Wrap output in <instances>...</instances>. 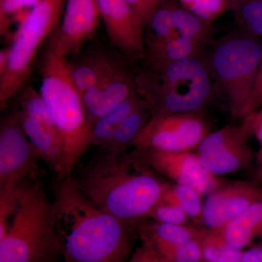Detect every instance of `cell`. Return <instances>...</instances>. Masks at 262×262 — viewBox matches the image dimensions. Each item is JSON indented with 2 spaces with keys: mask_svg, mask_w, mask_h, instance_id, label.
Returning a JSON list of instances; mask_svg holds the SVG:
<instances>
[{
  "mask_svg": "<svg viewBox=\"0 0 262 262\" xmlns=\"http://www.w3.org/2000/svg\"><path fill=\"white\" fill-rule=\"evenodd\" d=\"M53 203L63 262H125L128 224L95 204L70 177L58 181Z\"/></svg>",
  "mask_w": 262,
  "mask_h": 262,
  "instance_id": "cell-1",
  "label": "cell"
},
{
  "mask_svg": "<svg viewBox=\"0 0 262 262\" xmlns=\"http://www.w3.org/2000/svg\"><path fill=\"white\" fill-rule=\"evenodd\" d=\"M140 149L103 152L70 178L95 204L126 222L147 218L168 187L151 171Z\"/></svg>",
  "mask_w": 262,
  "mask_h": 262,
  "instance_id": "cell-2",
  "label": "cell"
},
{
  "mask_svg": "<svg viewBox=\"0 0 262 262\" xmlns=\"http://www.w3.org/2000/svg\"><path fill=\"white\" fill-rule=\"evenodd\" d=\"M61 256L53 201L40 179L26 184L16 209L0 232V262H47Z\"/></svg>",
  "mask_w": 262,
  "mask_h": 262,
  "instance_id": "cell-3",
  "label": "cell"
},
{
  "mask_svg": "<svg viewBox=\"0 0 262 262\" xmlns=\"http://www.w3.org/2000/svg\"><path fill=\"white\" fill-rule=\"evenodd\" d=\"M203 58L144 66L135 74L136 91L153 115L201 113L213 94Z\"/></svg>",
  "mask_w": 262,
  "mask_h": 262,
  "instance_id": "cell-4",
  "label": "cell"
},
{
  "mask_svg": "<svg viewBox=\"0 0 262 262\" xmlns=\"http://www.w3.org/2000/svg\"><path fill=\"white\" fill-rule=\"evenodd\" d=\"M40 75L39 92L63 141V180L72 175L81 157L91 147L92 125L88 120L82 95L71 77L67 58L47 48Z\"/></svg>",
  "mask_w": 262,
  "mask_h": 262,
  "instance_id": "cell-5",
  "label": "cell"
},
{
  "mask_svg": "<svg viewBox=\"0 0 262 262\" xmlns=\"http://www.w3.org/2000/svg\"><path fill=\"white\" fill-rule=\"evenodd\" d=\"M261 51V38L236 29L213 39L205 52L203 60L232 117L244 116Z\"/></svg>",
  "mask_w": 262,
  "mask_h": 262,
  "instance_id": "cell-6",
  "label": "cell"
},
{
  "mask_svg": "<svg viewBox=\"0 0 262 262\" xmlns=\"http://www.w3.org/2000/svg\"><path fill=\"white\" fill-rule=\"evenodd\" d=\"M66 0H40L19 25L8 49V61L4 73L0 75V106L27 84L39 48L59 24Z\"/></svg>",
  "mask_w": 262,
  "mask_h": 262,
  "instance_id": "cell-7",
  "label": "cell"
},
{
  "mask_svg": "<svg viewBox=\"0 0 262 262\" xmlns=\"http://www.w3.org/2000/svg\"><path fill=\"white\" fill-rule=\"evenodd\" d=\"M201 113L153 115L136 138L134 147L141 150L184 151L199 145L208 134Z\"/></svg>",
  "mask_w": 262,
  "mask_h": 262,
  "instance_id": "cell-8",
  "label": "cell"
},
{
  "mask_svg": "<svg viewBox=\"0 0 262 262\" xmlns=\"http://www.w3.org/2000/svg\"><path fill=\"white\" fill-rule=\"evenodd\" d=\"M20 123L38 155L56 173L63 176V145L44 98L35 89L26 91L20 98Z\"/></svg>",
  "mask_w": 262,
  "mask_h": 262,
  "instance_id": "cell-9",
  "label": "cell"
},
{
  "mask_svg": "<svg viewBox=\"0 0 262 262\" xmlns=\"http://www.w3.org/2000/svg\"><path fill=\"white\" fill-rule=\"evenodd\" d=\"M144 39L192 42L207 49L213 41V27L177 0H164L144 27Z\"/></svg>",
  "mask_w": 262,
  "mask_h": 262,
  "instance_id": "cell-10",
  "label": "cell"
},
{
  "mask_svg": "<svg viewBox=\"0 0 262 262\" xmlns=\"http://www.w3.org/2000/svg\"><path fill=\"white\" fill-rule=\"evenodd\" d=\"M41 160L20 123L18 112L1 122L0 187L21 179H39L37 162Z\"/></svg>",
  "mask_w": 262,
  "mask_h": 262,
  "instance_id": "cell-11",
  "label": "cell"
},
{
  "mask_svg": "<svg viewBox=\"0 0 262 262\" xmlns=\"http://www.w3.org/2000/svg\"><path fill=\"white\" fill-rule=\"evenodd\" d=\"M246 125H229L209 133L198 145V158L212 176L227 175L243 168L251 159Z\"/></svg>",
  "mask_w": 262,
  "mask_h": 262,
  "instance_id": "cell-12",
  "label": "cell"
},
{
  "mask_svg": "<svg viewBox=\"0 0 262 262\" xmlns=\"http://www.w3.org/2000/svg\"><path fill=\"white\" fill-rule=\"evenodd\" d=\"M100 18L96 0H66L61 23L51 36L48 49L65 58L77 54L96 32Z\"/></svg>",
  "mask_w": 262,
  "mask_h": 262,
  "instance_id": "cell-13",
  "label": "cell"
},
{
  "mask_svg": "<svg viewBox=\"0 0 262 262\" xmlns=\"http://www.w3.org/2000/svg\"><path fill=\"white\" fill-rule=\"evenodd\" d=\"M141 151L146 163L153 170L175 181L179 185L192 187L201 195L215 189L214 178L203 168L198 155L189 151Z\"/></svg>",
  "mask_w": 262,
  "mask_h": 262,
  "instance_id": "cell-14",
  "label": "cell"
},
{
  "mask_svg": "<svg viewBox=\"0 0 262 262\" xmlns=\"http://www.w3.org/2000/svg\"><path fill=\"white\" fill-rule=\"evenodd\" d=\"M113 44L125 56L142 60L144 28L126 0H96Z\"/></svg>",
  "mask_w": 262,
  "mask_h": 262,
  "instance_id": "cell-15",
  "label": "cell"
},
{
  "mask_svg": "<svg viewBox=\"0 0 262 262\" xmlns=\"http://www.w3.org/2000/svg\"><path fill=\"white\" fill-rule=\"evenodd\" d=\"M136 91L135 74L121 63L96 85L82 95L84 110L91 125L123 102Z\"/></svg>",
  "mask_w": 262,
  "mask_h": 262,
  "instance_id": "cell-16",
  "label": "cell"
},
{
  "mask_svg": "<svg viewBox=\"0 0 262 262\" xmlns=\"http://www.w3.org/2000/svg\"><path fill=\"white\" fill-rule=\"evenodd\" d=\"M260 200L256 189L244 184L214 189L208 194L203 204V223L210 229L225 227L234 217Z\"/></svg>",
  "mask_w": 262,
  "mask_h": 262,
  "instance_id": "cell-17",
  "label": "cell"
},
{
  "mask_svg": "<svg viewBox=\"0 0 262 262\" xmlns=\"http://www.w3.org/2000/svg\"><path fill=\"white\" fill-rule=\"evenodd\" d=\"M120 63L102 53H96L69 65L72 80L82 95L107 77Z\"/></svg>",
  "mask_w": 262,
  "mask_h": 262,
  "instance_id": "cell-18",
  "label": "cell"
},
{
  "mask_svg": "<svg viewBox=\"0 0 262 262\" xmlns=\"http://www.w3.org/2000/svg\"><path fill=\"white\" fill-rule=\"evenodd\" d=\"M144 101L134 91L126 100L99 117L91 130V146L102 149L113 137L122 122Z\"/></svg>",
  "mask_w": 262,
  "mask_h": 262,
  "instance_id": "cell-19",
  "label": "cell"
},
{
  "mask_svg": "<svg viewBox=\"0 0 262 262\" xmlns=\"http://www.w3.org/2000/svg\"><path fill=\"white\" fill-rule=\"evenodd\" d=\"M151 116L152 114L144 101L122 122L111 139L101 149L103 152L112 155L127 152V149L130 146H134L136 138L141 134Z\"/></svg>",
  "mask_w": 262,
  "mask_h": 262,
  "instance_id": "cell-20",
  "label": "cell"
},
{
  "mask_svg": "<svg viewBox=\"0 0 262 262\" xmlns=\"http://www.w3.org/2000/svg\"><path fill=\"white\" fill-rule=\"evenodd\" d=\"M262 226V201L246 208L224 227V239L232 247L242 249Z\"/></svg>",
  "mask_w": 262,
  "mask_h": 262,
  "instance_id": "cell-21",
  "label": "cell"
},
{
  "mask_svg": "<svg viewBox=\"0 0 262 262\" xmlns=\"http://www.w3.org/2000/svg\"><path fill=\"white\" fill-rule=\"evenodd\" d=\"M236 29L262 39V0H232Z\"/></svg>",
  "mask_w": 262,
  "mask_h": 262,
  "instance_id": "cell-22",
  "label": "cell"
},
{
  "mask_svg": "<svg viewBox=\"0 0 262 262\" xmlns=\"http://www.w3.org/2000/svg\"><path fill=\"white\" fill-rule=\"evenodd\" d=\"M150 237H146L160 254L194 239V232L181 225L158 223L150 226Z\"/></svg>",
  "mask_w": 262,
  "mask_h": 262,
  "instance_id": "cell-23",
  "label": "cell"
},
{
  "mask_svg": "<svg viewBox=\"0 0 262 262\" xmlns=\"http://www.w3.org/2000/svg\"><path fill=\"white\" fill-rule=\"evenodd\" d=\"M201 196L193 188L178 184L172 189L168 187L161 199L177 203L182 207L188 217L196 218L203 211Z\"/></svg>",
  "mask_w": 262,
  "mask_h": 262,
  "instance_id": "cell-24",
  "label": "cell"
},
{
  "mask_svg": "<svg viewBox=\"0 0 262 262\" xmlns=\"http://www.w3.org/2000/svg\"><path fill=\"white\" fill-rule=\"evenodd\" d=\"M186 9L198 18L213 23L227 11L230 10L232 0H177Z\"/></svg>",
  "mask_w": 262,
  "mask_h": 262,
  "instance_id": "cell-25",
  "label": "cell"
},
{
  "mask_svg": "<svg viewBox=\"0 0 262 262\" xmlns=\"http://www.w3.org/2000/svg\"><path fill=\"white\" fill-rule=\"evenodd\" d=\"M202 246L203 256L208 262H239L243 253L232 247L225 239L215 236L207 237Z\"/></svg>",
  "mask_w": 262,
  "mask_h": 262,
  "instance_id": "cell-26",
  "label": "cell"
},
{
  "mask_svg": "<svg viewBox=\"0 0 262 262\" xmlns=\"http://www.w3.org/2000/svg\"><path fill=\"white\" fill-rule=\"evenodd\" d=\"M147 218L152 219L158 223L182 225L187 222L188 215L177 203L161 199L150 212Z\"/></svg>",
  "mask_w": 262,
  "mask_h": 262,
  "instance_id": "cell-27",
  "label": "cell"
},
{
  "mask_svg": "<svg viewBox=\"0 0 262 262\" xmlns=\"http://www.w3.org/2000/svg\"><path fill=\"white\" fill-rule=\"evenodd\" d=\"M161 256L167 262H200L203 258L202 246L194 239L171 248Z\"/></svg>",
  "mask_w": 262,
  "mask_h": 262,
  "instance_id": "cell-28",
  "label": "cell"
},
{
  "mask_svg": "<svg viewBox=\"0 0 262 262\" xmlns=\"http://www.w3.org/2000/svg\"><path fill=\"white\" fill-rule=\"evenodd\" d=\"M143 27H145L164 0H126Z\"/></svg>",
  "mask_w": 262,
  "mask_h": 262,
  "instance_id": "cell-29",
  "label": "cell"
},
{
  "mask_svg": "<svg viewBox=\"0 0 262 262\" xmlns=\"http://www.w3.org/2000/svg\"><path fill=\"white\" fill-rule=\"evenodd\" d=\"M129 262H167L158 250L149 241L145 239L144 244L138 248L131 256Z\"/></svg>",
  "mask_w": 262,
  "mask_h": 262,
  "instance_id": "cell-30",
  "label": "cell"
},
{
  "mask_svg": "<svg viewBox=\"0 0 262 262\" xmlns=\"http://www.w3.org/2000/svg\"><path fill=\"white\" fill-rule=\"evenodd\" d=\"M262 107V51L261 60H260L259 67L255 80L254 85L251 98L248 101L247 106L245 110L244 117L247 116L249 114L254 113Z\"/></svg>",
  "mask_w": 262,
  "mask_h": 262,
  "instance_id": "cell-31",
  "label": "cell"
},
{
  "mask_svg": "<svg viewBox=\"0 0 262 262\" xmlns=\"http://www.w3.org/2000/svg\"><path fill=\"white\" fill-rule=\"evenodd\" d=\"M244 125L254 134L262 145V115L254 112L244 117Z\"/></svg>",
  "mask_w": 262,
  "mask_h": 262,
  "instance_id": "cell-32",
  "label": "cell"
},
{
  "mask_svg": "<svg viewBox=\"0 0 262 262\" xmlns=\"http://www.w3.org/2000/svg\"><path fill=\"white\" fill-rule=\"evenodd\" d=\"M239 262H262V247L253 248L243 253Z\"/></svg>",
  "mask_w": 262,
  "mask_h": 262,
  "instance_id": "cell-33",
  "label": "cell"
},
{
  "mask_svg": "<svg viewBox=\"0 0 262 262\" xmlns=\"http://www.w3.org/2000/svg\"><path fill=\"white\" fill-rule=\"evenodd\" d=\"M8 61V49L1 50L0 51V75L4 73Z\"/></svg>",
  "mask_w": 262,
  "mask_h": 262,
  "instance_id": "cell-34",
  "label": "cell"
},
{
  "mask_svg": "<svg viewBox=\"0 0 262 262\" xmlns=\"http://www.w3.org/2000/svg\"><path fill=\"white\" fill-rule=\"evenodd\" d=\"M256 112H257V113H259L260 115H262V107L261 108H259V110H257V111Z\"/></svg>",
  "mask_w": 262,
  "mask_h": 262,
  "instance_id": "cell-35",
  "label": "cell"
},
{
  "mask_svg": "<svg viewBox=\"0 0 262 262\" xmlns=\"http://www.w3.org/2000/svg\"><path fill=\"white\" fill-rule=\"evenodd\" d=\"M55 260H56V258H54V259H52L51 261H48L47 262H56L55 261Z\"/></svg>",
  "mask_w": 262,
  "mask_h": 262,
  "instance_id": "cell-36",
  "label": "cell"
}]
</instances>
